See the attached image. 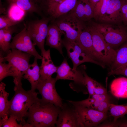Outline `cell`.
<instances>
[{
	"label": "cell",
	"mask_w": 127,
	"mask_h": 127,
	"mask_svg": "<svg viewBox=\"0 0 127 127\" xmlns=\"http://www.w3.org/2000/svg\"><path fill=\"white\" fill-rule=\"evenodd\" d=\"M16 118L14 117L9 116L8 118L2 124L3 127H23L20 123L18 124L17 122Z\"/></svg>",
	"instance_id": "d6a6232c"
},
{
	"label": "cell",
	"mask_w": 127,
	"mask_h": 127,
	"mask_svg": "<svg viewBox=\"0 0 127 127\" xmlns=\"http://www.w3.org/2000/svg\"><path fill=\"white\" fill-rule=\"evenodd\" d=\"M75 41L92 59L102 63L95 49L91 34L85 24L80 32Z\"/></svg>",
	"instance_id": "5bb4252c"
},
{
	"label": "cell",
	"mask_w": 127,
	"mask_h": 127,
	"mask_svg": "<svg viewBox=\"0 0 127 127\" xmlns=\"http://www.w3.org/2000/svg\"><path fill=\"white\" fill-rule=\"evenodd\" d=\"M110 89L112 94L116 97L127 96V79L121 77L115 79L111 84Z\"/></svg>",
	"instance_id": "7402d4cb"
},
{
	"label": "cell",
	"mask_w": 127,
	"mask_h": 127,
	"mask_svg": "<svg viewBox=\"0 0 127 127\" xmlns=\"http://www.w3.org/2000/svg\"><path fill=\"white\" fill-rule=\"evenodd\" d=\"M3 53L0 52V82L5 78L9 76H13V74L11 66L8 63L5 62Z\"/></svg>",
	"instance_id": "4316f807"
},
{
	"label": "cell",
	"mask_w": 127,
	"mask_h": 127,
	"mask_svg": "<svg viewBox=\"0 0 127 127\" xmlns=\"http://www.w3.org/2000/svg\"><path fill=\"white\" fill-rule=\"evenodd\" d=\"M35 46L28 34L25 25L21 31L13 38L10 48L17 49L30 54L38 59L41 60L42 56L37 51Z\"/></svg>",
	"instance_id": "4fadbf2b"
},
{
	"label": "cell",
	"mask_w": 127,
	"mask_h": 127,
	"mask_svg": "<svg viewBox=\"0 0 127 127\" xmlns=\"http://www.w3.org/2000/svg\"><path fill=\"white\" fill-rule=\"evenodd\" d=\"M54 23L64 33V37L71 41H75L84 25L81 21L68 13L54 20Z\"/></svg>",
	"instance_id": "8992f818"
},
{
	"label": "cell",
	"mask_w": 127,
	"mask_h": 127,
	"mask_svg": "<svg viewBox=\"0 0 127 127\" xmlns=\"http://www.w3.org/2000/svg\"><path fill=\"white\" fill-rule=\"evenodd\" d=\"M91 5L94 9L96 4L101 0H88Z\"/></svg>",
	"instance_id": "60d3db41"
},
{
	"label": "cell",
	"mask_w": 127,
	"mask_h": 127,
	"mask_svg": "<svg viewBox=\"0 0 127 127\" xmlns=\"http://www.w3.org/2000/svg\"><path fill=\"white\" fill-rule=\"evenodd\" d=\"M38 59L35 57L33 63L29 66L23 78L27 80L31 85V90L35 91L40 80V67L37 62Z\"/></svg>",
	"instance_id": "d6986e66"
},
{
	"label": "cell",
	"mask_w": 127,
	"mask_h": 127,
	"mask_svg": "<svg viewBox=\"0 0 127 127\" xmlns=\"http://www.w3.org/2000/svg\"><path fill=\"white\" fill-rule=\"evenodd\" d=\"M10 5H16L25 12H40V9L34 0H6Z\"/></svg>",
	"instance_id": "d4e9b609"
},
{
	"label": "cell",
	"mask_w": 127,
	"mask_h": 127,
	"mask_svg": "<svg viewBox=\"0 0 127 127\" xmlns=\"http://www.w3.org/2000/svg\"><path fill=\"white\" fill-rule=\"evenodd\" d=\"M14 30L12 27L0 29V51L7 54L10 50V45Z\"/></svg>",
	"instance_id": "cb8c5ba5"
},
{
	"label": "cell",
	"mask_w": 127,
	"mask_h": 127,
	"mask_svg": "<svg viewBox=\"0 0 127 127\" xmlns=\"http://www.w3.org/2000/svg\"><path fill=\"white\" fill-rule=\"evenodd\" d=\"M86 25L91 34L95 49L101 62L111 65L113 62L116 51L110 47L105 41L102 34L92 23L91 20Z\"/></svg>",
	"instance_id": "277c9868"
},
{
	"label": "cell",
	"mask_w": 127,
	"mask_h": 127,
	"mask_svg": "<svg viewBox=\"0 0 127 127\" xmlns=\"http://www.w3.org/2000/svg\"><path fill=\"white\" fill-rule=\"evenodd\" d=\"M6 84L0 83V127L8 118L9 115V102L8 99L9 93L5 90Z\"/></svg>",
	"instance_id": "ffe728a7"
},
{
	"label": "cell",
	"mask_w": 127,
	"mask_h": 127,
	"mask_svg": "<svg viewBox=\"0 0 127 127\" xmlns=\"http://www.w3.org/2000/svg\"><path fill=\"white\" fill-rule=\"evenodd\" d=\"M110 0H101L96 5L94 10V18L100 21L105 14Z\"/></svg>",
	"instance_id": "83f0119b"
},
{
	"label": "cell",
	"mask_w": 127,
	"mask_h": 127,
	"mask_svg": "<svg viewBox=\"0 0 127 127\" xmlns=\"http://www.w3.org/2000/svg\"><path fill=\"white\" fill-rule=\"evenodd\" d=\"M74 102L77 104L85 107L95 110L101 103L91 97H89L87 99H86Z\"/></svg>",
	"instance_id": "4dcf8cb0"
},
{
	"label": "cell",
	"mask_w": 127,
	"mask_h": 127,
	"mask_svg": "<svg viewBox=\"0 0 127 127\" xmlns=\"http://www.w3.org/2000/svg\"><path fill=\"white\" fill-rule=\"evenodd\" d=\"M60 107L56 123L57 127H84L75 107L67 100Z\"/></svg>",
	"instance_id": "30bf717a"
},
{
	"label": "cell",
	"mask_w": 127,
	"mask_h": 127,
	"mask_svg": "<svg viewBox=\"0 0 127 127\" xmlns=\"http://www.w3.org/2000/svg\"><path fill=\"white\" fill-rule=\"evenodd\" d=\"M78 0H62L48 14L54 20L60 16L67 14L75 7Z\"/></svg>",
	"instance_id": "44dd1931"
},
{
	"label": "cell",
	"mask_w": 127,
	"mask_h": 127,
	"mask_svg": "<svg viewBox=\"0 0 127 127\" xmlns=\"http://www.w3.org/2000/svg\"><path fill=\"white\" fill-rule=\"evenodd\" d=\"M115 75H122L127 77V65L116 69L110 70L108 73L109 76Z\"/></svg>",
	"instance_id": "836d02e7"
},
{
	"label": "cell",
	"mask_w": 127,
	"mask_h": 127,
	"mask_svg": "<svg viewBox=\"0 0 127 127\" xmlns=\"http://www.w3.org/2000/svg\"><path fill=\"white\" fill-rule=\"evenodd\" d=\"M36 2L39 1H40L41 0H34Z\"/></svg>",
	"instance_id": "b9f144b4"
},
{
	"label": "cell",
	"mask_w": 127,
	"mask_h": 127,
	"mask_svg": "<svg viewBox=\"0 0 127 127\" xmlns=\"http://www.w3.org/2000/svg\"><path fill=\"white\" fill-rule=\"evenodd\" d=\"M110 102V100H107L101 102L95 110L102 112L107 113L111 103Z\"/></svg>",
	"instance_id": "8d00e7d4"
},
{
	"label": "cell",
	"mask_w": 127,
	"mask_h": 127,
	"mask_svg": "<svg viewBox=\"0 0 127 127\" xmlns=\"http://www.w3.org/2000/svg\"><path fill=\"white\" fill-rule=\"evenodd\" d=\"M125 0H110L105 15L100 21L107 23L122 22L121 8Z\"/></svg>",
	"instance_id": "e0dca14e"
},
{
	"label": "cell",
	"mask_w": 127,
	"mask_h": 127,
	"mask_svg": "<svg viewBox=\"0 0 127 127\" xmlns=\"http://www.w3.org/2000/svg\"><path fill=\"white\" fill-rule=\"evenodd\" d=\"M94 94L99 95L107 94L106 89L100 83L94 80Z\"/></svg>",
	"instance_id": "d590c367"
},
{
	"label": "cell",
	"mask_w": 127,
	"mask_h": 127,
	"mask_svg": "<svg viewBox=\"0 0 127 127\" xmlns=\"http://www.w3.org/2000/svg\"><path fill=\"white\" fill-rule=\"evenodd\" d=\"M42 56L40 67V79L44 80L52 77V74L56 72L58 67L54 65L52 60L49 49L46 50Z\"/></svg>",
	"instance_id": "ac0fdd59"
},
{
	"label": "cell",
	"mask_w": 127,
	"mask_h": 127,
	"mask_svg": "<svg viewBox=\"0 0 127 127\" xmlns=\"http://www.w3.org/2000/svg\"><path fill=\"white\" fill-rule=\"evenodd\" d=\"M116 51V56L111 65L110 70L127 65V41L121 45Z\"/></svg>",
	"instance_id": "603a6c76"
},
{
	"label": "cell",
	"mask_w": 127,
	"mask_h": 127,
	"mask_svg": "<svg viewBox=\"0 0 127 127\" xmlns=\"http://www.w3.org/2000/svg\"><path fill=\"white\" fill-rule=\"evenodd\" d=\"M109 110L110 115L114 117L113 121L115 122L118 119L127 114V103L116 105L111 103L109 105Z\"/></svg>",
	"instance_id": "484cf974"
},
{
	"label": "cell",
	"mask_w": 127,
	"mask_h": 127,
	"mask_svg": "<svg viewBox=\"0 0 127 127\" xmlns=\"http://www.w3.org/2000/svg\"><path fill=\"white\" fill-rule=\"evenodd\" d=\"M62 0H41L43 6L48 13L56 6Z\"/></svg>",
	"instance_id": "1f68e13d"
},
{
	"label": "cell",
	"mask_w": 127,
	"mask_h": 127,
	"mask_svg": "<svg viewBox=\"0 0 127 127\" xmlns=\"http://www.w3.org/2000/svg\"><path fill=\"white\" fill-rule=\"evenodd\" d=\"M64 33L54 23L48 26L46 37V45L57 50L64 56L62 48L63 46L62 36Z\"/></svg>",
	"instance_id": "2e32d148"
},
{
	"label": "cell",
	"mask_w": 127,
	"mask_h": 127,
	"mask_svg": "<svg viewBox=\"0 0 127 127\" xmlns=\"http://www.w3.org/2000/svg\"><path fill=\"white\" fill-rule=\"evenodd\" d=\"M20 21L13 19L8 15L0 16V29L12 27L18 24Z\"/></svg>",
	"instance_id": "f1b7e54d"
},
{
	"label": "cell",
	"mask_w": 127,
	"mask_h": 127,
	"mask_svg": "<svg viewBox=\"0 0 127 127\" xmlns=\"http://www.w3.org/2000/svg\"><path fill=\"white\" fill-rule=\"evenodd\" d=\"M15 94L9 101V115L15 117L20 122L26 117L30 107L41 101L37 97L39 93L31 90L26 91L22 87V83L15 85Z\"/></svg>",
	"instance_id": "7a4b0ae2"
},
{
	"label": "cell",
	"mask_w": 127,
	"mask_h": 127,
	"mask_svg": "<svg viewBox=\"0 0 127 127\" xmlns=\"http://www.w3.org/2000/svg\"><path fill=\"white\" fill-rule=\"evenodd\" d=\"M57 81L55 78L51 77L44 80L40 79L36 88L41 95L42 103H51L56 106L61 107L62 99L57 93L55 87Z\"/></svg>",
	"instance_id": "8fae6325"
},
{
	"label": "cell",
	"mask_w": 127,
	"mask_h": 127,
	"mask_svg": "<svg viewBox=\"0 0 127 127\" xmlns=\"http://www.w3.org/2000/svg\"><path fill=\"white\" fill-rule=\"evenodd\" d=\"M50 20L49 18H43L32 21L26 25L28 35L34 45L40 50L41 56L46 50L44 44Z\"/></svg>",
	"instance_id": "52a82bcc"
},
{
	"label": "cell",
	"mask_w": 127,
	"mask_h": 127,
	"mask_svg": "<svg viewBox=\"0 0 127 127\" xmlns=\"http://www.w3.org/2000/svg\"><path fill=\"white\" fill-rule=\"evenodd\" d=\"M20 123L22 125L23 127H33L32 125L26 121L24 119L20 122Z\"/></svg>",
	"instance_id": "ab89813d"
},
{
	"label": "cell",
	"mask_w": 127,
	"mask_h": 127,
	"mask_svg": "<svg viewBox=\"0 0 127 127\" xmlns=\"http://www.w3.org/2000/svg\"><path fill=\"white\" fill-rule=\"evenodd\" d=\"M60 109L52 103L41 101L30 107L26 117L27 122L33 127H55Z\"/></svg>",
	"instance_id": "6da1fadb"
},
{
	"label": "cell",
	"mask_w": 127,
	"mask_h": 127,
	"mask_svg": "<svg viewBox=\"0 0 127 127\" xmlns=\"http://www.w3.org/2000/svg\"><path fill=\"white\" fill-rule=\"evenodd\" d=\"M121 119H117L116 121L109 122V127H127V120L124 116L120 118Z\"/></svg>",
	"instance_id": "e575fe53"
},
{
	"label": "cell",
	"mask_w": 127,
	"mask_h": 127,
	"mask_svg": "<svg viewBox=\"0 0 127 127\" xmlns=\"http://www.w3.org/2000/svg\"><path fill=\"white\" fill-rule=\"evenodd\" d=\"M11 49L4 58L10 66L13 74V82L16 85L22 83V79L29 66L32 56L16 49Z\"/></svg>",
	"instance_id": "3957f363"
},
{
	"label": "cell",
	"mask_w": 127,
	"mask_h": 127,
	"mask_svg": "<svg viewBox=\"0 0 127 127\" xmlns=\"http://www.w3.org/2000/svg\"><path fill=\"white\" fill-rule=\"evenodd\" d=\"M86 68L84 65H82L79 66L76 70H74L69 65L67 59L64 58L61 64L58 67L55 79L57 81L64 79L73 81V83L70 84L71 88L78 85L85 86L83 71Z\"/></svg>",
	"instance_id": "9c48e42d"
},
{
	"label": "cell",
	"mask_w": 127,
	"mask_h": 127,
	"mask_svg": "<svg viewBox=\"0 0 127 127\" xmlns=\"http://www.w3.org/2000/svg\"><path fill=\"white\" fill-rule=\"evenodd\" d=\"M100 102L110 100V97L108 94L99 95L94 94L90 97Z\"/></svg>",
	"instance_id": "f35d334b"
},
{
	"label": "cell",
	"mask_w": 127,
	"mask_h": 127,
	"mask_svg": "<svg viewBox=\"0 0 127 127\" xmlns=\"http://www.w3.org/2000/svg\"><path fill=\"white\" fill-rule=\"evenodd\" d=\"M91 22L102 34L107 44L114 49L127 41V27Z\"/></svg>",
	"instance_id": "5b68a950"
},
{
	"label": "cell",
	"mask_w": 127,
	"mask_h": 127,
	"mask_svg": "<svg viewBox=\"0 0 127 127\" xmlns=\"http://www.w3.org/2000/svg\"><path fill=\"white\" fill-rule=\"evenodd\" d=\"M63 43L69 58L72 63L73 69L76 70L80 65L85 62L92 63L103 68L105 67V65L103 63L92 59L76 41H70L64 37L63 39Z\"/></svg>",
	"instance_id": "ba28073f"
},
{
	"label": "cell",
	"mask_w": 127,
	"mask_h": 127,
	"mask_svg": "<svg viewBox=\"0 0 127 127\" xmlns=\"http://www.w3.org/2000/svg\"><path fill=\"white\" fill-rule=\"evenodd\" d=\"M68 13L84 22L94 17V9L88 0H78L75 7Z\"/></svg>",
	"instance_id": "9a60e30c"
},
{
	"label": "cell",
	"mask_w": 127,
	"mask_h": 127,
	"mask_svg": "<svg viewBox=\"0 0 127 127\" xmlns=\"http://www.w3.org/2000/svg\"><path fill=\"white\" fill-rule=\"evenodd\" d=\"M73 105L77 111L84 127H97L108 117L107 113L99 112L68 100Z\"/></svg>",
	"instance_id": "7c38bea8"
},
{
	"label": "cell",
	"mask_w": 127,
	"mask_h": 127,
	"mask_svg": "<svg viewBox=\"0 0 127 127\" xmlns=\"http://www.w3.org/2000/svg\"><path fill=\"white\" fill-rule=\"evenodd\" d=\"M86 68L83 71L84 76V85L87 88L90 97L94 94V79L88 76L85 71Z\"/></svg>",
	"instance_id": "f546056e"
},
{
	"label": "cell",
	"mask_w": 127,
	"mask_h": 127,
	"mask_svg": "<svg viewBox=\"0 0 127 127\" xmlns=\"http://www.w3.org/2000/svg\"><path fill=\"white\" fill-rule=\"evenodd\" d=\"M122 22L127 25V0H125L121 8Z\"/></svg>",
	"instance_id": "74e56055"
}]
</instances>
